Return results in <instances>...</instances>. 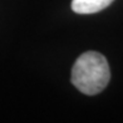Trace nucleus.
I'll return each mask as SVG.
<instances>
[{"mask_svg": "<svg viewBox=\"0 0 123 123\" xmlns=\"http://www.w3.org/2000/svg\"><path fill=\"white\" fill-rule=\"evenodd\" d=\"M111 72L107 59L98 52H86L78 57L72 69V83L87 96H96L108 86Z\"/></svg>", "mask_w": 123, "mask_h": 123, "instance_id": "1", "label": "nucleus"}, {"mask_svg": "<svg viewBox=\"0 0 123 123\" xmlns=\"http://www.w3.org/2000/svg\"><path fill=\"white\" fill-rule=\"evenodd\" d=\"M113 0H73L72 10L77 14H94L105 9Z\"/></svg>", "mask_w": 123, "mask_h": 123, "instance_id": "2", "label": "nucleus"}]
</instances>
